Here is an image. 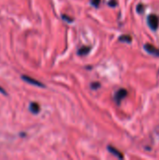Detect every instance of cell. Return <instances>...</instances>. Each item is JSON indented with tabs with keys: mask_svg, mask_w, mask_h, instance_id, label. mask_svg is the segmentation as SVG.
<instances>
[{
	"mask_svg": "<svg viewBox=\"0 0 159 160\" xmlns=\"http://www.w3.org/2000/svg\"><path fill=\"white\" fill-rule=\"evenodd\" d=\"M127 96V91L126 89H120L116 92L115 96H114V99L115 101L119 104Z\"/></svg>",
	"mask_w": 159,
	"mask_h": 160,
	"instance_id": "3",
	"label": "cell"
},
{
	"mask_svg": "<svg viewBox=\"0 0 159 160\" xmlns=\"http://www.w3.org/2000/svg\"><path fill=\"white\" fill-rule=\"evenodd\" d=\"M108 150H109L112 154H113L114 156L118 157V158H121V159L124 158V157H123V155H122L118 150H116L114 147H112V146H109V147H108Z\"/></svg>",
	"mask_w": 159,
	"mask_h": 160,
	"instance_id": "7",
	"label": "cell"
},
{
	"mask_svg": "<svg viewBox=\"0 0 159 160\" xmlns=\"http://www.w3.org/2000/svg\"><path fill=\"white\" fill-rule=\"evenodd\" d=\"M120 41H126V42H130L131 41V38L129 36H122L120 37Z\"/></svg>",
	"mask_w": 159,
	"mask_h": 160,
	"instance_id": "8",
	"label": "cell"
},
{
	"mask_svg": "<svg viewBox=\"0 0 159 160\" xmlns=\"http://www.w3.org/2000/svg\"><path fill=\"white\" fill-rule=\"evenodd\" d=\"M147 22L152 30H157L159 24V19L157 15H149L147 18Z\"/></svg>",
	"mask_w": 159,
	"mask_h": 160,
	"instance_id": "1",
	"label": "cell"
},
{
	"mask_svg": "<svg viewBox=\"0 0 159 160\" xmlns=\"http://www.w3.org/2000/svg\"><path fill=\"white\" fill-rule=\"evenodd\" d=\"M143 8H144V6L142 4H140V5L137 6V10H138L139 13H142L143 11Z\"/></svg>",
	"mask_w": 159,
	"mask_h": 160,
	"instance_id": "10",
	"label": "cell"
},
{
	"mask_svg": "<svg viewBox=\"0 0 159 160\" xmlns=\"http://www.w3.org/2000/svg\"><path fill=\"white\" fill-rule=\"evenodd\" d=\"M22 79L23 81H25L26 82H28V83H31V84H33V85H36V86H38V87H44V86H45V85H44L42 82H40L37 81V80H35V79H33V78L29 77V76L22 75Z\"/></svg>",
	"mask_w": 159,
	"mask_h": 160,
	"instance_id": "4",
	"label": "cell"
},
{
	"mask_svg": "<svg viewBox=\"0 0 159 160\" xmlns=\"http://www.w3.org/2000/svg\"><path fill=\"white\" fill-rule=\"evenodd\" d=\"M100 1H101V0H91V4H92L94 7L97 8V7L99 6V4H100Z\"/></svg>",
	"mask_w": 159,
	"mask_h": 160,
	"instance_id": "9",
	"label": "cell"
},
{
	"mask_svg": "<svg viewBox=\"0 0 159 160\" xmlns=\"http://www.w3.org/2000/svg\"><path fill=\"white\" fill-rule=\"evenodd\" d=\"M90 50H91L90 47L83 46V47H82V48L78 51V54H79V55H87V54L90 52Z\"/></svg>",
	"mask_w": 159,
	"mask_h": 160,
	"instance_id": "6",
	"label": "cell"
},
{
	"mask_svg": "<svg viewBox=\"0 0 159 160\" xmlns=\"http://www.w3.org/2000/svg\"><path fill=\"white\" fill-rule=\"evenodd\" d=\"M99 86H100V84H99V83H97V82H95V83H93V84L91 85V87H92V88H94V89L98 88Z\"/></svg>",
	"mask_w": 159,
	"mask_h": 160,
	"instance_id": "11",
	"label": "cell"
},
{
	"mask_svg": "<svg viewBox=\"0 0 159 160\" xmlns=\"http://www.w3.org/2000/svg\"><path fill=\"white\" fill-rule=\"evenodd\" d=\"M63 18H64L65 20H67V21H69V22H72V19H69L70 17H67V16H66V15H63Z\"/></svg>",
	"mask_w": 159,
	"mask_h": 160,
	"instance_id": "12",
	"label": "cell"
},
{
	"mask_svg": "<svg viewBox=\"0 0 159 160\" xmlns=\"http://www.w3.org/2000/svg\"><path fill=\"white\" fill-rule=\"evenodd\" d=\"M40 111V108H39V105L36 102H32L30 104V112H32L34 114H37Z\"/></svg>",
	"mask_w": 159,
	"mask_h": 160,
	"instance_id": "5",
	"label": "cell"
},
{
	"mask_svg": "<svg viewBox=\"0 0 159 160\" xmlns=\"http://www.w3.org/2000/svg\"><path fill=\"white\" fill-rule=\"evenodd\" d=\"M0 92L2 93V94H4V95H6V91L2 88V87H0Z\"/></svg>",
	"mask_w": 159,
	"mask_h": 160,
	"instance_id": "13",
	"label": "cell"
},
{
	"mask_svg": "<svg viewBox=\"0 0 159 160\" xmlns=\"http://www.w3.org/2000/svg\"><path fill=\"white\" fill-rule=\"evenodd\" d=\"M144 50H145L148 53H150V54H152V55L159 56V49H157V48L155 47V46H153L152 44H149V43L145 44V45H144Z\"/></svg>",
	"mask_w": 159,
	"mask_h": 160,
	"instance_id": "2",
	"label": "cell"
}]
</instances>
